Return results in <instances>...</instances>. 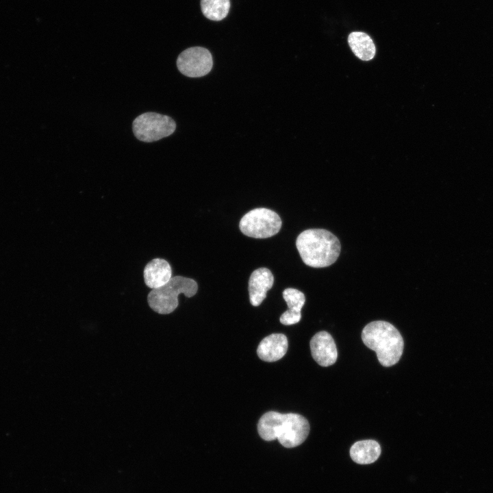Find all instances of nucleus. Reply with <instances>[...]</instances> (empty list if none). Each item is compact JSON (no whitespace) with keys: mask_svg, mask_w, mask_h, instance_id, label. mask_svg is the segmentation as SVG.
<instances>
[{"mask_svg":"<svg viewBox=\"0 0 493 493\" xmlns=\"http://www.w3.org/2000/svg\"><path fill=\"white\" fill-rule=\"evenodd\" d=\"M257 431L264 440L277 439L284 447L293 448L305 440L309 432V424L300 414L271 411L260 418Z\"/></svg>","mask_w":493,"mask_h":493,"instance_id":"1","label":"nucleus"},{"mask_svg":"<svg viewBox=\"0 0 493 493\" xmlns=\"http://www.w3.org/2000/svg\"><path fill=\"white\" fill-rule=\"evenodd\" d=\"M197 283L192 279L176 275L167 283L151 290L147 296L149 307L155 312L166 315L173 312L179 305L178 296L184 294L190 298L196 294Z\"/></svg>","mask_w":493,"mask_h":493,"instance_id":"4","label":"nucleus"},{"mask_svg":"<svg viewBox=\"0 0 493 493\" xmlns=\"http://www.w3.org/2000/svg\"><path fill=\"white\" fill-rule=\"evenodd\" d=\"M281 220L274 211L264 207L255 208L242 216L239 227L242 233L254 238H266L277 234Z\"/></svg>","mask_w":493,"mask_h":493,"instance_id":"5","label":"nucleus"},{"mask_svg":"<svg viewBox=\"0 0 493 493\" xmlns=\"http://www.w3.org/2000/svg\"><path fill=\"white\" fill-rule=\"evenodd\" d=\"M203 15L210 20L218 21L225 18L230 9V0H201Z\"/></svg>","mask_w":493,"mask_h":493,"instance_id":"14","label":"nucleus"},{"mask_svg":"<svg viewBox=\"0 0 493 493\" xmlns=\"http://www.w3.org/2000/svg\"><path fill=\"white\" fill-rule=\"evenodd\" d=\"M381 446L374 440H364L355 442L350 448L351 459L359 464L375 462L381 454Z\"/></svg>","mask_w":493,"mask_h":493,"instance_id":"12","label":"nucleus"},{"mask_svg":"<svg viewBox=\"0 0 493 493\" xmlns=\"http://www.w3.org/2000/svg\"><path fill=\"white\" fill-rule=\"evenodd\" d=\"M301 318V312L293 311L288 309L281 315L279 320L283 325H290L299 323Z\"/></svg>","mask_w":493,"mask_h":493,"instance_id":"16","label":"nucleus"},{"mask_svg":"<svg viewBox=\"0 0 493 493\" xmlns=\"http://www.w3.org/2000/svg\"><path fill=\"white\" fill-rule=\"evenodd\" d=\"M177 66L180 73L187 77H203L208 74L212 68V55L205 48L190 47L179 55Z\"/></svg>","mask_w":493,"mask_h":493,"instance_id":"7","label":"nucleus"},{"mask_svg":"<svg viewBox=\"0 0 493 493\" xmlns=\"http://www.w3.org/2000/svg\"><path fill=\"white\" fill-rule=\"evenodd\" d=\"M296 246L303 262L310 267H327L338 260L341 250L339 239L323 229H309L297 237Z\"/></svg>","mask_w":493,"mask_h":493,"instance_id":"2","label":"nucleus"},{"mask_svg":"<svg viewBox=\"0 0 493 493\" xmlns=\"http://www.w3.org/2000/svg\"><path fill=\"white\" fill-rule=\"evenodd\" d=\"M312 357L321 366L333 364L338 357L334 340L328 332L321 331L316 333L310 340Z\"/></svg>","mask_w":493,"mask_h":493,"instance_id":"8","label":"nucleus"},{"mask_svg":"<svg viewBox=\"0 0 493 493\" xmlns=\"http://www.w3.org/2000/svg\"><path fill=\"white\" fill-rule=\"evenodd\" d=\"M348 43L353 53L362 60H370L375 55V45L372 38L364 32H351L348 36Z\"/></svg>","mask_w":493,"mask_h":493,"instance_id":"13","label":"nucleus"},{"mask_svg":"<svg viewBox=\"0 0 493 493\" xmlns=\"http://www.w3.org/2000/svg\"><path fill=\"white\" fill-rule=\"evenodd\" d=\"M176 129L175 121L168 116L156 112H145L137 116L132 124L136 138L151 142L171 135Z\"/></svg>","mask_w":493,"mask_h":493,"instance_id":"6","label":"nucleus"},{"mask_svg":"<svg viewBox=\"0 0 493 493\" xmlns=\"http://www.w3.org/2000/svg\"><path fill=\"white\" fill-rule=\"evenodd\" d=\"M142 277L147 288L152 290L165 285L172 277V268L164 258L155 257L144 266Z\"/></svg>","mask_w":493,"mask_h":493,"instance_id":"9","label":"nucleus"},{"mask_svg":"<svg viewBox=\"0 0 493 493\" xmlns=\"http://www.w3.org/2000/svg\"><path fill=\"white\" fill-rule=\"evenodd\" d=\"M364 344L375 351L379 363L389 367L400 359L404 348L403 339L398 329L383 320L372 321L362 330Z\"/></svg>","mask_w":493,"mask_h":493,"instance_id":"3","label":"nucleus"},{"mask_svg":"<svg viewBox=\"0 0 493 493\" xmlns=\"http://www.w3.org/2000/svg\"><path fill=\"white\" fill-rule=\"evenodd\" d=\"M274 283V277L271 271L266 268L255 270L249 279V294L250 303L253 306H259L266 296V292Z\"/></svg>","mask_w":493,"mask_h":493,"instance_id":"10","label":"nucleus"},{"mask_svg":"<svg viewBox=\"0 0 493 493\" xmlns=\"http://www.w3.org/2000/svg\"><path fill=\"white\" fill-rule=\"evenodd\" d=\"M288 346V339L284 334L273 333L260 342L257 349V353L263 361L276 362L285 355Z\"/></svg>","mask_w":493,"mask_h":493,"instance_id":"11","label":"nucleus"},{"mask_svg":"<svg viewBox=\"0 0 493 493\" xmlns=\"http://www.w3.org/2000/svg\"><path fill=\"white\" fill-rule=\"evenodd\" d=\"M283 297L289 309L301 312L305 302V295L301 291L295 288H286L283 292Z\"/></svg>","mask_w":493,"mask_h":493,"instance_id":"15","label":"nucleus"}]
</instances>
